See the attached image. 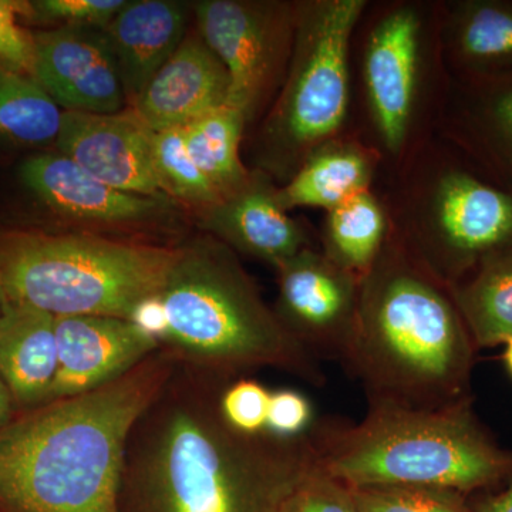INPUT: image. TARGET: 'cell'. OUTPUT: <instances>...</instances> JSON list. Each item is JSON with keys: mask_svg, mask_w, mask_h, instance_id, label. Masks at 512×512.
<instances>
[{"mask_svg": "<svg viewBox=\"0 0 512 512\" xmlns=\"http://www.w3.org/2000/svg\"><path fill=\"white\" fill-rule=\"evenodd\" d=\"M229 382L175 367L128 437L120 512H281L318 467L311 431L235 430L220 407Z\"/></svg>", "mask_w": 512, "mask_h": 512, "instance_id": "1", "label": "cell"}, {"mask_svg": "<svg viewBox=\"0 0 512 512\" xmlns=\"http://www.w3.org/2000/svg\"><path fill=\"white\" fill-rule=\"evenodd\" d=\"M163 349L111 382L0 429V512H120L131 430L173 376Z\"/></svg>", "mask_w": 512, "mask_h": 512, "instance_id": "2", "label": "cell"}, {"mask_svg": "<svg viewBox=\"0 0 512 512\" xmlns=\"http://www.w3.org/2000/svg\"><path fill=\"white\" fill-rule=\"evenodd\" d=\"M474 350L448 285L420 258L384 247L360 281L342 363L367 404L440 409L468 399Z\"/></svg>", "mask_w": 512, "mask_h": 512, "instance_id": "3", "label": "cell"}, {"mask_svg": "<svg viewBox=\"0 0 512 512\" xmlns=\"http://www.w3.org/2000/svg\"><path fill=\"white\" fill-rule=\"evenodd\" d=\"M158 296L168 322L160 349L177 365L225 380L275 369L315 387L326 383L319 360L286 330L237 254L217 238L180 242Z\"/></svg>", "mask_w": 512, "mask_h": 512, "instance_id": "4", "label": "cell"}, {"mask_svg": "<svg viewBox=\"0 0 512 512\" xmlns=\"http://www.w3.org/2000/svg\"><path fill=\"white\" fill-rule=\"evenodd\" d=\"M311 436L323 473L348 487L410 485L466 495L512 476L470 399L440 409L367 404L360 421L320 420Z\"/></svg>", "mask_w": 512, "mask_h": 512, "instance_id": "5", "label": "cell"}, {"mask_svg": "<svg viewBox=\"0 0 512 512\" xmlns=\"http://www.w3.org/2000/svg\"><path fill=\"white\" fill-rule=\"evenodd\" d=\"M177 245L153 244L89 231L0 232V284L9 301L55 318L128 319L158 295Z\"/></svg>", "mask_w": 512, "mask_h": 512, "instance_id": "6", "label": "cell"}, {"mask_svg": "<svg viewBox=\"0 0 512 512\" xmlns=\"http://www.w3.org/2000/svg\"><path fill=\"white\" fill-rule=\"evenodd\" d=\"M365 8L363 0H320L296 12L288 76L262 134L274 167H301L345 121L350 37Z\"/></svg>", "mask_w": 512, "mask_h": 512, "instance_id": "7", "label": "cell"}, {"mask_svg": "<svg viewBox=\"0 0 512 512\" xmlns=\"http://www.w3.org/2000/svg\"><path fill=\"white\" fill-rule=\"evenodd\" d=\"M429 245L419 258L448 286L512 252V191L488 174L451 167L430 205Z\"/></svg>", "mask_w": 512, "mask_h": 512, "instance_id": "8", "label": "cell"}, {"mask_svg": "<svg viewBox=\"0 0 512 512\" xmlns=\"http://www.w3.org/2000/svg\"><path fill=\"white\" fill-rule=\"evenodd\" d=\"M197 32L227 69L228 106L254 116L274 84L293 39L295 15L288 6L244 0L192 3Z\"/></svg>", "mask_w": 512, "mask_h": 512, "instance_id": "9", "label": "cell"}, {"mask_svg": "<svg viewBox=\"0 0 512 512\" xmlns=\"http://www.w3.org/2000/svg\"><path fill=\"white\" fill-rule=\"evenodd\" d=\"M275 271L274 311L282 325L319 362L328 359L342 365L355 330L362 279L311 247Z\"/></svg>", "mask_w": 512, "mask_h": 512, "instance_id": "10", "label": "cell"}, {"mask_svg": "<svg viewBox=\"0 0 512 512\" xmlns=\"http://www.w3.org/2000/svg\"><path fill=\"white\" fill-rule=\"evenodd\" d=\"M19 180L43 207L79 231H144L171 221L174 211L168 198L116 190L57 151L23 160Z\"/></svg>", "mask_w": 512, "mask_h": 512, "instance_id": "11", "label": "cell"}, {"mask_svg": "<svg viewBox=\"0 0 512 512\" xmlns=\"http://www.w3.org/2000/svg\"><path fill=\"white\" fill-rule=\"evenodd\" d=\"M153 136L133 107L114 114L63 111L55 147L116 190L167 198L154 165Z\"/></svg>", "mask_w": 512, "mask_h": 512, "instance_id": "12", "label": "cell"}, {"mask_svg": "<svg viewBox=\"0 0 512 512\" xmlns=\"http://www.w3.org/2000/svg\"><path fill=\"white\" fill-rule=\"evenodd\" d=\"M33 39L32 77L60 109L114 114L128 107L101 29L59 26L35 30Z\"/></svg>", "mask_w": 512, "mask_h": 512, "instance_id": "13", "label": "cell"}, {"mask_svg": "<svg viewBox=\"0 0 512 512\" xmlns=\"http://www.w3.org/2000/svg\"><path fill=\"white\" fill-rule=\"evenodd\" d=\"M420 46V16L409 6L387 13L367 39V100L380 137L392 151L403 147L412 123Z\"/></svg>", "mask_w": 512, "mask_h": 512, "instance_id": "14", "label": "cell"}, {"mask_svg": "<svg viewBox=\"0 0 512 512\" xmlns=\"http://www.w3.org/2000/svg\"><path fill=\"white\" fill-rule=\"evenodd\" d=\"M57 373L47 402L90 392L123 376L160 345L128 319L56 318Z\"/></svg>", "mask_w": 512, "mask_h": 512, "instance_id": "15", "label": "cell"}, {"mask_svg": "<svg viewBox=\"0 0 512 512\" xmlns=\"http://www.w3.org/2000/svg\"><path fill=\"white\" fill-rule=\"evenodd\" d=\"M231 80L217 55L197 29L184 42L140 94L133 109L154 133L183 128L228 106Z\"/></svg>", "mask_w": 512, "mask_h": 512, "instance_id": "16", "label": "cell"}, {"mask_svg": "<svg viewBox=\"0 0 512 512\" xmlns=\"http://www.w3.org/2000/svg\"><path fill=\"white\" fill-rule=\"evenodd\" d=\"M276 191L262 175H251L244 187L201 212V228L235 254L279 268L309 245L303 229L279 205Z\"/></svg>", "mask_w": 512, "mask_h": 512, "instance_id": "17", "label": "cell"}, {"mask_svg": "<svg viewBox=\"0 0 512 512\" xmlns=\"http://www.w3.org/2000/svg\"><path fill=\"white\" fill-rule=\"evenodd\" d=\"M191 13V5L177 0H133L101 29L128 107L184 42Z\"/></svg>", "mask_w": 512, "mask_h": 512, "instance_id": "18", "label": "cell"}, {"mask_svg": "<svg viewBox=\"0 0 512 512\" xmlns=\"http://www.w3.org/2000/svg\"><path fill=\"white\" fill-rule=\"evenodd\" d=\"M56 373L55 316L8 299L0 313V377L18 410L45 403Z\"/></svg>", "mask_w": 512, "mask_h": 512, "instance_id": "19", "label": "cell"}, {"mask_svg": "<svg viewBox=\"0 0 512 512\" xmlns=\"http://www.w3.org/2000/svg\"><path fill=\"white\" fill-rule=\"evenodd\" d=\"M458 123L485 173L512 191V73L464 77Z\"/></svg>", "mask_w": 512, "mask_h": 512, "instance_id": "20", "label": "cell"}, {"mask_svg": "<svg viewBox=\"0 0 512 512\" xmlns=\"http://www.w3.org/2000/svg\"><path fill=\"white\" fill-rule=\"evenodd\" d=\"M448 43L464 77L512 73V2H457L448 19Z\"/></svg>", "mask_w": 512, "mask_h": 512, "instance_id": "21", "label": "cell"}, {"mask_svg": "<svg viewBox=\"0 0 512 512\" xmlns=\"http://www.w3.org/2000/svg\"><path fill=\"white\" fill-rule=\"evenodd\" d=\"M372 164L360 148L328 143L306 158L285 187L276 191L286 212L312 207L332 211L349 198L367 191Z\"/></svg>", "mask_w": 512, "mask_h": 512, "instance_id": "22", "label": "cell"}, {"mask_svg": "<svg viewBox=\"0 0 512 512\" xmlns=\"http://www.w3.org/2000/svg\"><path fill=\"white\" fill-rule=\"evenodd\" d=\"M448 288L476 349L512 338V252L484 262Z\"/></svg>", "mask_w": 512, "mask_h": 512, "instance_id": "23", "label": "cell"}, {"mask_svg": "<svg viewBox=\"0 0 512 512\" xmlns=\"http://www.w3.org/2000/svg\"><path fill=\"white\" fill-rule=\"evenodd\" d=\"M63 110L28 74L0 64V147L55 146Z\"/></svg>", "mask_w": 512, "mask_h": 512, "instance_id": "24", "label": "cell"}, {"mask_svg": "<svg viewBox=\"0 0 512 512\" xmlns=\"http://www.w3.org/2000/svg\"><path fill=\"white\" fill-rule=\"evenodd\" d=\"M247 121L244 113L225 106L183 127L192 160L220 192L222 200L244 187L251 178L239 156Z\"/></svg>", "mask_w": 512, "mask_h": 512, "instance_id": "25", "label": "cell"}, {"mask_svg": "<svg viewBox=\"0 0 512 512\" xmlns=\"http://www.w3.org/2000/svg\"><path fill=\"white\" fill-rule=\"evenodd\" d=\"M386 237V218L369 191L329 211L325 228V251L349 274L362 279L382 254Z\"/></svg>", "mask_w": 512, "mask_h": 512, "instance_id": "26", "label": "cell"}, {"mask_svg": "<svg viewBox=\"0 0 512 512\" xmlns=\"http://www.w3.org/2000/svg\"><path fill=\"white\" fill-rule=\"evenodd\" d=\"M153 157L161 188L171 201L200 214L222 201L220 192L192 160L183 128L154 133Z\"/></svg>", "mask_w": 512, "mask_h": 512, "instance_id": "27", "label": "cell"}, {"mask_svg": "<svg viewBox=\"0 0 512 512\" xmlns=\"http://www.w3.org/2000/svg\"><path fill=\"white\" fill-rule=\"evenodd\" d=\"M350 490L360 512H474L463 494L441 488L372 485Z\"/></svg>", "mask_w": 512, "mask_h": 512, "instance_id": "28", "label": "cell"}, {"mask_svg": "<svg viewBox=\"0 0 512 512\" xmlns=\"http://www.w3.org/2000/svg\"><path fill=\"white\" fill-rule=\"evenodd\" d=\"M127 0H35L26 19L40 25L104 29Z\"/></svg>", "mask_w": 512, "mask_h": 512, "instance_id": "29", "label": "cell"}, {"mask_svg": "<svg viewBox=\"0 0 512 512\" xmlns=\"http://www.w3.org/2000/svg\"><path fill=\"white\" fill-rule=\"evenodd\" d=\"M271 390L254 377H239L222 390L220 407L229 426L247 434L266 431Z\"/></svg>", "mask_w": 512, "mask_h": 512, "instance_id": "30", "label": "cell"}, {"mask_svg": "<svg viewBox=\"0 0 512 512\" xmlns=\"http://www.w3.org/2000/svg\"><path fill=\"white\" fill-rule=\"evenodd\" d=\"M281 512H360L352 490L319 467L288 498Z\"/></svg>", "mask_w": 512, "mask_h": 512, "instance_id": "31", "label": "cell"}, {"mask_svg": "<svg viewBox=\"0 0 512 512\" xmlns=\"http://www.w3.org/2000/svg\"><path fill=\"white\" fill-rule=\"evenodd\" d=\"M29 2L0 0V64L32 76L35 63L33 32L19 25L28 16Z\"/></svg>", "mask_w": 512, "mask_h": 512, "instance_id": "32", "label": "cell"}, {"mask_svg": "<svg viewBox=\"0 0 512 512\" xmlns=\"http://www.w3.org/2000/svg\"><path fill=\"white\" fill-rule=\"evenodd\" d=\"M311 400L292 389H279L269 397L266 431L279 437H301L315 426Z\"/></svg>", "mask_w": 512, "mask_h": 512, "instance_id": "33", "label": "cell"}, {"mask_svg": "<svg viewBox=\"0 0 512 512\" xmlns=\"http://www.w3.org/2000/svg\"><path fill=\"white\" fill-rule=\"evenodd\" d=\"M128 320L140 332H143L144 335L153 339L160 346L164 339L167 338V316H165L164 306L158 295L150 296V298L138 303L133 312L130 313V316H128Z\"/></svg>", "mask_w": 512, "mask_h": 512, "instance_id": "34", "label": "cell"}, {"mask_svg": "<svg viewBox=\"0 0 512 512\" xmlns=\"http://www.w3.org/2000/svg\"><path fill=\"white\" fill-rule=\"evenodd\" d=\"M474 512H512V481L501 493L481 501Z\"/></svg>", "mask_w": 512, "mask_h": 512, "instance_id": "35", "label": "cell"}, {"mask_svg": "<svg viewBox=\"0 0 512 512\" xmlns=\"http://www.w3.org/2000/svg\"><path fill=\"white\" fill-rule=\"evenodd\" d=\"M18 412V406H16L15 399H13L9 387L6 386V383L3 382L2 377H0V429L5 427Z\"/></svg>", "mask_w": 512, "mask_h": 512, "instance_id": "36", "label": "cell"}, {"mask_svg": "<svg viewBox=\"0 0 512 512\" xmlns=\"http://www.w3.org/2000/svg\"><path fill=\"white\" fill-rule=\"evenodd\" d=\"M504 363L507 366L508 372L512 376V338L504 343Z\"/></svg>", "mask_w": 512, "mask_h": 512, "instance_id": "37", "label": "cell"}, {"mask_svg": "<svg viewBox=\"0 0 512 512\" xmlns=\"http://www.w3.org/2000/svg\"><path fill=\"white\" fill-rule=\"evenodd\" d=\"M6 303H8V296H6L5 289H3L2 284H0V313L5 309Z\"/></svg>", "mask_w": 512, "mask_h": 512, "instance_id": "38", "label": "cell"}]
</instances>
